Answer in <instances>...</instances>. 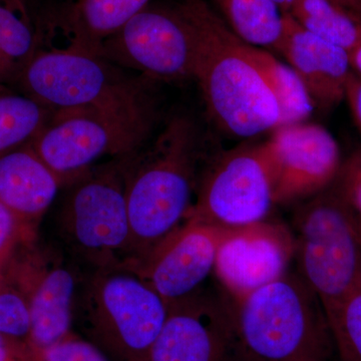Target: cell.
Returning a JSON list of instances; mask_svg holds the SVG:
<instances>
[{"instance_id":"cell-1","label":"cell","mask_w":361,"mask_h":361,"mask_svg":"<svg viewBox=\"0 0 361 361\" xmlns=\"http://www.w3.org/2000/svg\"><path fill=\"white\" fill-rule=\"evenodd\" d=\"M178 6L193 28L194 80L213 123L235 137L279 128L281 111L261 65L260 47L237 37L206 0H182Z\"/></svg>"},{"instance_id":"cell-2","label":"cell","mask_w":361,"mask_h":361,"mask_svg":"<svg viewBox=\"0 0 361 361\" xmlns=\"http://www.w3.org/2000/svg\"><path fill=\"white\" fill-rule=\"evenodd\" d=\"M201 137L193 118H169L160 133L126 161V194L135 264L188 220L200 180Z\"/></svg>"},{"instance_id":"cell-3","label":"cell","mask_w":361,"mask_h":361,"mask_svg":"<svg viewBox=\"0 0 361 361\" xmlns=\"http://www.w3.org/2000/svg\"><path fill=\"white\" fill-rule=\"evenodd\" d=\"M232 303L242 361H338L324 310L300 275Z\"/></svg>"},{"instance_id":"cell-4","label":"cell","mask_w":361,"mask_h":361,"mask_svg":"<svg viewBox=\"0 0 361 361\" xmlns=\"http://www.w3.org/2000/svg\"><path fill=\"white\" fill-rule=\"evenodd\" d=\"M159 116L158 99L133 108L52 111L30 145L68 185L99 161L125 158L144 148Z\"/></svg>"},{"instance_id":"cell-5","label":"cell","mask_w":361,"mask_h":361,"mask_svg":"<svg viewBox=\"0 0 361 361\" xmlns=\"http://www.w3.org/2000/svg\"><path fill=\"white\" fill-rule=\"evenodd\" d=\"M305 201L296 214L294 254L329 319L361 287L360 218L336 180Z\"/></svg>"},{"instance_id":"cell-6","label":"cell","mask_w":361,"mask_h":361,"mask_svg":"<svg viewBox=\"0 0 361 361\" xmlns=\"http://www.w3.org/2000/svg\"><path fill=\"white\" fill-rule=\"evenodd\" d=\"M127 158L99 164L73 180L59 209V235L73 260L90 270L123 267L132 261Z\"/></svg>"},{"instance_id":"cell-7","label":"cell","mask_w":361,"mask_h":361,"mask_svg":"<svg viewBox=\"0 0 361 361\" xmlns=\"http://www.w3.org/2000/svg\"><path fill=\"white\" fill-rule=\"evenodd\" d=\"M97 52L68 44L37 49L18 82L23 94L52 111L123 109L158 99L159 82L133 77Z\"/></svg>"},{"instance_id":"cell-8","label":"cell","mask_w":361,"mask_h":361,"mask_svg":"<svg viewBox=\"0 0 361 361\" xmlns=\"http://www.w3.org/2000/svg\"><path fill=\"white\" fill-rule=\"evenodd\" d=\"M169 310V304L135 270L123 266L82 275L73 313L123 350L148 360Z\"/></svg>"},{"instance_id":"cell-9","label":"cell","mask_w":361,"mask_h":361,"mask_svg":"<svg viewBox=\"0 0 361 361\" xmlns=\"http://www.w3.org/2000/svg\"><path fill=\"white\" fill-rule=\"evenodd\" d=\"M273 205L265 141L233 149L207 164L188 220L232 229L264 221Z\"/></svg>"},{"instance_id":"cell-10","label":"cell","mask_w":361,"mask_h":361,"mask_svg":"<svg viewBox=\"0 0 361 361\" xmlns=\"http://www.w3.org/2000/svg\"><path fill=\"white\" fill-rule=\"evenodd\" d=\"M196 39L179 6L149 4L104 40L99 56L153 82L194 80Z\"/></svg>"},{"instance_id":"cell-11","label":"cell","mask_w":361,"mask_h":361,"mask_svg":"<svg viewBox=\"0 0 361 361\" xmlns=\"http://www.w3.org/2000/svg\"><path fill=\"white\" fill-rule=\"evenodd\" d=\"M4 274L27 302L35 346L44 349L66 338L82 277L73 260L35 237L18 246Z\"/></svg>"},{"instance_id":"cell-12","label":"cell","mask_w":361,"mask_h":361,"mask_svg":"<svg viewBox=\"0 0 361 361\" xmlns=\"http://www.w3.org/2000/svg\"><path fill=\"white\" fill-rule=\"evenodd\" d=\"M267 146L274 204L307 200L329 188L341 171L338 144L322 126H282Z\"/></svg>"},{"instance_id":"cell-13","label":"cell","mask_w":361,"mask_h":361,"mask_svg":"<svg viewBox=\"0 0 361 361\" xmlns=\"http://www.w3.org/2000/svg\"><path fill=\"white\" fill-rule=\"evenodd\" d=\"M169 306L148 361H242L232 301L199 291Z\"/></svg>"},{"instance_id":"cell-14","label":"cell","mask_w":361,"mask_h":361,"mask_svg":"<svg viewBox=\"0 0 361 361\" xmlns=\"http://www.w3.org/2000/svg\"><path fill=\"white\" fill-rule=\"evenodd\" d=\"M227 228L189 219L144 258L128 266L170 305L199 292L215 268Z\"/></svg>"},{"instance_id":"cell-15","label":"cell","mask_w":361,"mask_h":361,"mask_svg":"<svg viewBox=\"0 0 361 361\" xmlns=\"http://www.w3.org/2000/svg\"><path fill=\"white\" fill-rule=\"evenodd\" d=\"M294 252L295 241L281 225L264 220L232 228L221 242L214 273L236 302L286 274Z\"/></svg>"},{"instance_id":"cell-16","label":"cell","mask_w":361,"mask_h":361,"mask_svg":"<svg viewBox=\"0 0 361 361\" xmlns=\"http://www.w3.org/2000/svg\"><path fill=\"white\" fill-rule=\"evenodd\" d=\"M276 49L303 82L314 106L329 110L345 99L353 73L348 52L303 28L290 13Z\"/></svg>"},{"instance_id":"cell-17","label":"cell","mask_w":361,"mask_h":361,"mask_svg":"<svg viewBox=\"0 0 361 361\" xmlns=\"http://www.w3.org/2000/svg\"><path fill=\"white\" fill-rule=\"evenodd\" d=\"M61 186L30 142L0 156V204L33 234Z\"/></svg>"},{"instance_id":"cell-18","label":"cell","mask_w":361,"mask_h":361,"mask_svg":"<svg viewBox=\"0 0 361 361\" xmlns=\"http://www.w3.org/2000/svg\"><path fill=\"white\" fill-rule=\"evenodd\" d=\"M153 0H77L66 9L61 23L70 44L99 52L104 40L118 32Z\"/></svg>"},{"instance_id":"cell-19","label":"cell","mask_w":361,"mask_h":361,"mask_svg":"<svg viewBox=\"0 0 361 361\" xmlns=\"http://www.w3.org/2000/svg\"><path fill=\"white\" fill-rule=\"evenodd\" d=\"M37 49L30 8L20 0H0V85L18 82Z\"/></svg>"},{"instance_id":"cell-20","label":"cell","mask_w":361,"mask_h":361,"mask_svg":"<svg viewBox=\"0 0 361 361\" xmlns=\"http://www.w3.org/2000/svg\"><path fill=\"white\" fill-rule=\"evenodd\" d=\"M219 16L247 44L276 51L284 16L273 0H212Z\"/></svg>"},{"instance_id":"cell-21","label":"cell","mask_w":361,"mask_h":361,"mask_svg":"<svg viewBox=\"0 0 361 361\" xmlns=\"http://www.w3.org/2000/svg\"><path fill=\"white\" fill-rule=\"evenodd\" d=\"M289 13L307 32L348 54L361 44V21L331 0H295Z\"/></svg>"},{"instance_id":"cell-22","label":"cell","mask_w":361,"mask_h":361,"mask_svg":"<svg viewBox=\"0 0 361 361\" xmlns=\"http://www.w3.org/2000/svg\"><path fill=\"white\" fill-rule=\"evenodd\" d=\"M51 113L23 92L0 85V156L32 142Z\"/></svg>"},{"instance_id":"cell-23","label":"cell","mask_w":361,"mask_h":361,"mask_svg":"<svg viewBox=\"0 0 361 361\" xmlns=\"http://www.w3.org/2000/svg\"><path fill=\"white\" fill-rule=\"evenodd\" d=\"M260 61L279 103L280 127L303 123L315 106L295 71L264 49H261Z\"/></svg>"},{"instance_id":"cell-24","label":"cell","mask_w":361,"mask_h":361,"mask_svg":"<svg viewBox=\"0 0 361 361\" xmlns=\"http://www.w3.org/2000/svg\"><path fill=\"white\" fill-rule=\"evenodd\" d=\"M327 320L338 361H361V287Z\"/></svg>"},{"instance_id":"cell-25","label":"cell","mask_w":361,"mask_h":361,"mask_svg":"<svg viewBox=\"0 0 361 361\" xmlns=\"http://www.w3.org/2000/svg\"><path fill=\"white\" fill-rule=\"evenodd\" d=\"M30 316L25 297L4 275L0 276V334L30 336Z\"/></svg>"},{"instance_id":"cell-26","label":"cell","mask_w":361,"mask_h":361,"mask_svg":"<svg viewBox=\"0 0 361 361\" xmlns=\"http://www.w3.org/2000/svg\"><path fill=\"white\" fill-rule=\"evenodd\" d=\"M8 209L0 204V275L23 242L35 238Z\"/></svg>"},{"instance_id":"cell-27","label":"cell","mask_w":361,"mask_h":361,"mask_svg":"<svg viewBox=\"0 0 361 361\" xmlns=\"http://www.w3.org/2000/svg\"><path fill=\"white\" fill-rule=\"evenodd\" d=\"M66 337L42 349L44 361H108L106 356L89 342Z\"/></svg>"},{"instance_id":"cell-28","label":"cell","mask_w":361,"mask_h":361,"mask_svg":"<svg viewBox=\"0 0 361 361\" xmlns=\"http://www.w3.org/2000/svg\"><path fill=\"white\" fill-rule=\"evenodd\" d=\"M336 182L361 222V149L342 163Z\"/></svg>"},{"instance_id":"cell-29","label":"cell","mask_w":361,"mask_h":361,"mask_svg":"<svg viewBox=\"0 0 361 361\" xmlns=\"http://www.w3.org/2000/svg\"><path fill=\"white\" fill-rule=\"evenodd\" d=\"M345 99L350 108L353 120L361 134V75L353 71L346 87Z\"/></svg>"},{"instance_id":"cell-30","label":"cell","mask_w":361,"mask_h":361,"mask_svg":"<svg viewBox=\"0 0 361 361\" xmlns=\"http://www.w3.org/2000/svg\"><path fill=\"white\" fill-rule=\"evenodd\" d=\"M361 21V0H331Z\"/></svg>"},{"instance_id":"cell-31","label":"cell","mask_w":361,"mask_h":361,"mask_svg":"<svg viewBox=\"0 0 361 361\" xmlns=\"http://www.w3.org/2000/svg\"><path fill=\"white\" fill-rule=\"evenodd\" d=\"M11 337L0 334V361H13L11 353Z\"/></svg>"},{"instance_id":"cell-32","label":"cell","mask_w":361,"mask_h":361,"mask_svg":"<svg viewBox=\"0 0 361 361\" xmlns=\"http://www.w3.org/2000/svg\"><path fill=\"white\" fill-rule=\"evenodd\" d=\"M349 61L353 71L361 75V44L348 54Z\"/></svg>"},{"instance_id":"cell-33","label":"cell","mask_w":361,"mask_h":361,"mask_svg":"<svg viewBox=\"0 0 361 361\" xmlns=\"http://www.w3.org/2000/svg\"><path fill=\"white\" fill-rule=\"evenodd\" d=\"M273 1L281 9L282 13H289L295 0H273Z\"/></svg>"},{"instance_id":"cell-34","label":"cell","mask_w":361,"mask_h":361,"mask_svg":"<svg viewBox=\"0 0 361 361\" xmlns=\"http://www.w3.org/2000/svg\"><path fill=\"white\" fill-rule=\"evenodd\" d=\"M20 1L23 2V4H25L26 6L30 7V0H20Z\"/></svg>"},{"instance_id":"cell-35","label":"cell","mask_w":361,"mask_h":361,"mask_svg":"<svg viewBox=\"0 0 361 361\" xmlns=\"http://www.w3.org/2000/svg\"><path fill=\"white\" fill-rule=\"evenodd\" d=\"M360 234H361V222H360Z\"/></svg>"},{"instance_id":"cell-36","label":"cell","mask_w":361,"mask_h":361,"mask_svg":"<svg viewBox=\"0 0 361 361\" xmlns=\"http://www.w3.org/2000/svg\"><path fill=\"white\" fill-rule=\"evenodd\" d=\"M0 276H1V275H0Z\"/></svg>"}]
</instances>
